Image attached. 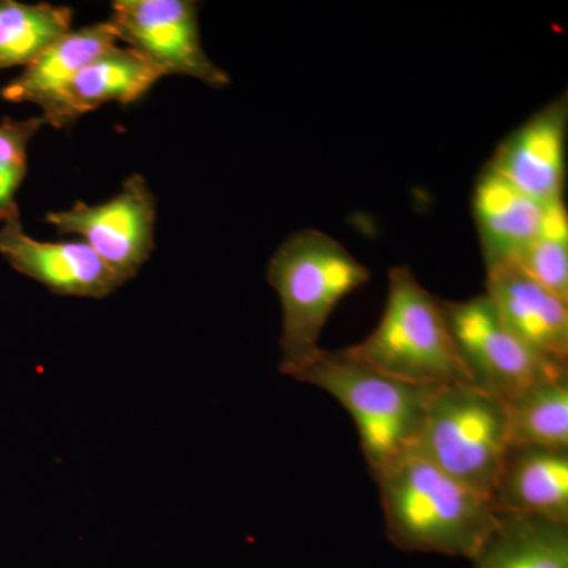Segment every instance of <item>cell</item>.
I'll use <instances>...</instances> for the list:
<instances>
[{
  "mask_svg": "<svg viewBox=\"0 0 568 568\" xmlns=\"http://www.w3.org/2000/svg\"><path fill=\"white\" fill-rule=\"evenodd\" d=\"M73 10L50 3L0 2V70L31 65L71 32Z\"/></svg>",
  "mask_w": 568,
  "mask_h": 568,
  "instance_id": "18",
  "label": "cell"
},
{
  "mask_svg": "<svg viewBox=\"0 0 568 568\" xmlns=\"http://www.w3.org/2000/svg\"><path fill=\"white\" fill-rule=\"evenodd\" d=\"M294 379L327 392L351 414L372 474L416 450L426 406L436 388L384 375L346 347L321 351Z\"/></svg>",
  "mask_w": 568,
  "mask_h": 568,
  "instance_id": "3",
  "label": "cell"
},
{
  "mask_svg": "<svg viewBox=\"0 0 568 568\" xmlns=\"http://www.w3.org/2000/svg\"><path fill=\"white\" fill-rule=\"evenodd\" d=\"M485 294L511 334L534 353L568 364V302L530 278L514 261L488 268Z\"/></svg>",
  "mask_w": 568,
  "mask_h": 568,
  "instance_id": "12",
  "label": "cell"
},
{
  "mask_svg": "<svg viewBox=\"0 0 568 568\" xmlns=\"http://www.w3.org/2000/svg\"><path fill=\"white\" fill-rule=\"evenodd\" d=\"M119 43L110 21L71 31L7 84L0 92L2 99L11 103H36L43 110L61 95L81 70Z\"/></svg>",
  "mask_w": 568,
  "mask_h": 568,
  "instance_id": "15",
  "label": "cell"
},
{
  "mask_svg": "<svg viewBox=\"0 0 568 568\" xmlns=\"http://www.w3.org/2000/svg\"><path fill=\"white\" fill-rule=\"evenodd\" d=\"M473 212L487 271L514 261L549 227L568 220L564 201L541 203L488 166L474 186Z\"/></svg>",
  "mask_w": 568,
  "mask_h": 568,
  "instance_id": "9",
  "label": "cell"
},
{
  "mask_svg": "<svg viewBox=\"0 0 568 568\" xmlns=\"http://www.w3.org/2000/svg\"><path fill=\"white\" fill-rule=\"evenodd\" d=\"M155 196L148 182L134 174L108 203L78 201L67 211L48 213L59 235L77 234L123 283L148 263L155 246Z\"/></svg>",
  "mask_w": 568,
  "mask_h": 568,
  "instance_id": "7",
  "label": "cell"
},
{
  "mask_svg": "<svg viewBox=\"0 0 568 568\" xmlns=\"http://www.w3.org/2000/svg\"><path fill=\"white\" fill-rule=\"evenodd\" d=\"M489 499L499 517L568 523V450L508 447Z\"/></svg>",
  "mask_w": 568,
  "mask_h": 568,
  "instance_id": "13",
  "label": "cell"
},
{
  "mask_svg": "<svg viewBox=\"0 0 568 568\" xmlns=\"http://www.w3.org/2000/svg\"><path fill=\"white\" fill-rule=\"evenodd\" d=\"M514 263L530 278L568 302V220L555 224L530 242Z\"/></svg>",
  "mask_w": 568,
  "mask_h": 568,
  "instance_id": "20",
  "label": "cell"
},
{
  "mask_svg": "<svg viewBox=\"0 0 568 568\" xmlns=\"http://www.w3.org/2000/svg\"><path fill=\"white\" fill-rule=\"evenodd\" d=\"M372 272L345 245L323 231L295 233L272 256L268 284L283 310L280 372L295 377L320 355L328 317Z\"/></svg>",
  "mask_w": 568,
  "mask_h": 568,
  "instance_id": "2",
  "label": "cell"
},
{
  "mask_svg": "<svg viewBox=\"0 0 568 568\" xmlns=\"http://www.w3.org/2000/svg\"><path fill=\"white\" fill-rule=\"evenodd\" d=\"M119 41L134 48L166 74H183L212 88L230 77L205 54L196 3L190 0H118L110 20Z\"/></svg>",
  "mask_w": 568,
  "mask_h": 568,
  "instance_id": "8",
  "label": "cell"
},
{
  "mask_svg": "<svg viewBox=\"0 0 568 568\" xmlns=\"http://www.w3.org/2000/svg\"><path fill=\"white\" fill-rule=\"evenodd\" d=\"M43 125V118L0 122V222L20 215L17 193L28 174L29 142Z\"/></svg>",
  "mask_w": 568,
  "mask_h": 568,
  "instance_id": "19",
  "label": "cell"
},
{
  "mask_svg": "<svg viewBox=\"0 0 568 568\" xmlns=\"http://www.w3.org/2000/svg\"><path fill=\"white\" fill-rule=\"evenodd\" d=\"M0 254L20 274L59 295L104 298L123 282L84 242H40L22 230L20 215L0 227Z\"/></svg>",
  "mask_w": 568,
  "mask_h": 568,
  "instance_id": "11",
  "label": "cell"
},
{
  "mask_svg": "<svg viewBox=\"0 0 568 568\" xmlns=\"http://www.w3.org/2000/svg\"><path fill=\"white\" fill-rule=\"evenodd\" d=\"M347 353L384 375L418 386L470 384L444 301L406 265L388 272L386 305L375 331Z\"/></svg>",
  "mask_w": 568,
  "mask_h": 568,
  "instance_id": "4",
  "label": "cell"
},
{
  "mask_svg": "<svg viewBox=\"0 0 568 568\" xmlns=\"http://www.w3.org/2000/svg\"><path fill=\"white\" fill-rule=\"evenodd\" d=\"M567 125L564 95L508 134L487 166L541 203H560L566 186Z\"/></svg>",
  "mask_w": 568,
  "mask_h": 568,
  "instance_id": "10",
  "label": "cell"
},
{
  "mask_svg": "<svg viewBox=\"0 0 568 568\" xmlns=\"http://www.w3.org/2000/svg\"><path fill=\"white\" fill-rule=\"evenodd\" d=\"M506 402L473 384L436 387L417 452L467 488L491 496L507 448Z\"/></svg>",
  "mask_w": 568,
  "mask_h": 568,
  "instance_id": "5",
  "label": "cell"
},
{
  "mask_svg": "<svg viewBox=\"0 0 568 568\" xmlns=\"http://www.w3.org/2000/svg\"><path fill=\"white\" fill-rule=\"evenodd\" d=\"M444 308L473 386L506 402L530 384L568 375V364L547 361L511 334L487 294L444 301Z\"/></svg>",
  "mask_w": 568,
  "mask_h": 568,
  "instance_id": "6",
  "label": "cell"
},
{
  "mask_svg": "<svg viewBox=\"0 0 568 568\" xmlns=\"http://www.w3.org/2000/svg\"><path fill=\"white\" fill-rule=\"evenodd\" d=\"M473 562L474 568H568V523L499 517Z\"/></svg>",
  "mask_w": 568,
  "mask_h": 568,
  "instance_id": "16",
  "label": "cell"
},
{
  "mask_svg": "<svg viewBox=\"0 0 568 568\" xmlns=\"http://www.w3.org/2000/svg\"><path fill=\"white\" fill-rule=\"evenodd\" d=\"M372 477L388 540L403 551L473 560L499 523L488 496L447 476L417 448Z\"/></svg>",
  "mask_w": 568,
  "mask_h": 568,
  "instance_id": "1",
  "label": "cell"
},
{
  "mask_svg": "<svg viewBox=\"0 0 568 568\" xmlns=\"http://www.w3.org/2000/svg\"><path fill=\"white\" fill-rule=\"evenodd\" d=\"M163 77V71L140 51L115 44L43 108L44 122L62 129L103 104L136 102Z\"/></svg>",
  "mask_w": 568,
  "mask_h": 568,
  "instance_id": "14",
  "label": "cell"
},
{
  "mask_svg": "<svg viewBox=\"0 0 568 568\" xmlns=\"http://www.w3.org/2000/svg\"><path fill=\"white\" fill-rule=\"evenodd\" d=\"M506 406L510 446L568 450V375L530 384Z\"/></svg>",
  "mask_w": 568,
  "mask_h": 568,
  "instance_id": "17",
  "label": "cell"
}]
</instances>
